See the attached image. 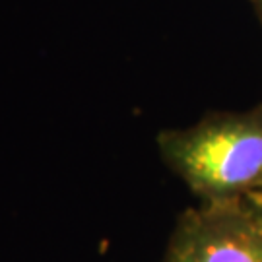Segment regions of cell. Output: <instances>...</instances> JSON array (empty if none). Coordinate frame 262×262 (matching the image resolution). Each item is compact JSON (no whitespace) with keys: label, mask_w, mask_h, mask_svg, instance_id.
<instances>
[{"label":"cell","mask_w":262,"mask_h":262,"mask_svg":"<svg viewBox=\"0 0 262 262\" xmlns=\"http://www.w3.org/2000/svg\"><path fill=\"white\" fill-rule=\"evenodd\" d=\"M158 148L202 202L262 194V105L212 113L192 126L163 130Z\"/></svg>","instance_id":"6da1fadb"},{"label":"cell","mask_w":262,"mask_h":262,"mask_svg":"<svg viewBox=\"0 0 262 262\" xmlns=\"http://www.w3.org/2000/svg\"><path fill=\"white\" fill-rule=\"evenodd\" d=\"M165 262H262V194L187 210L171 233Z\"/></svg>","instance_id":"7a4b0ae2"},{"label":"cell","mask_w":262,"mask_h":262,"mask_svg":"<svg viewBox=\"0 0 262 262\" xmlns=\"http://www.w3.org/2000/svg\"><path fill=\"white\" fill-rule=\"evenodd\" d=\"M254 8L258 12V16H260V21H262V0H253Z\"/></svg>","instance_id":"3957f363"}]
</instances>
